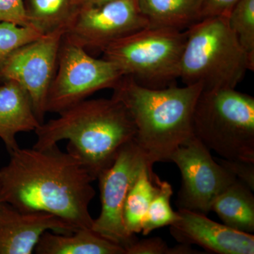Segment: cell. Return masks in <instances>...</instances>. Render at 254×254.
I'll use <instances>...</instances> for the list:
<instances>
[{"label":"cell","mask_w":254,"mask_h":254,"mask_svg":"<svg viewBox=\"0 0 254 254\" xmlns=\"http://www.w3.org/2000/svg\"><path fill=\"white\" fill-rule=\"evenodd\" d=\"M123 76V71L112 62L93 58L86 49L64 38L58 71L47 99V113L59 114L95 92L113 88Z\"/></svg>","instance_id":"cell-7"},{"label":"cell","mask_w":254,"mask_h":254,"mask_svg":"<svg viewBox=\"0 0 254 254\" xmlns=\"http://www.w3.org/2000/svg\"><path fill=\"white\" fill-rule=\"evenodd\" d=\"M186 41V31L148 26L114 41L102 51L124 76L158 88L179 78Z\"/></svg>","instance_id":"cell-6"},{"label":"cell","mask_w":254,"mask_h":254,"mask_svg":"<svg viewBox=\"0 0 254 254\" xmlns=\"http://www.w3.org/2000/svg\"><path fill=\"white\" fill-rule=\"evenodd\" d=\"M169 247L160 237L137 240L126 250V254H168Z\"/></svg>","instance_id":"cell-26"},{"label":"cell","mask_w":254,"mask_h":254,"mask_svg":"<svg viewBox=\"0 0 254 254\" xmlns=\"http://www.w3.org/2000/svg\"><path fill=\"white\" fill-rule=\"evenodd\" d=\"M215 212L225 225L238 231L254 232V196L252 190L237 180L214 200Z\"/></svg>","instance_id":"cell-16"},{"label":"cell","mask_w":254,"mask_h":254,"mask_svg":"<svg viewBox=\"0 0 254 254\" xmlns=\"http://www.w3.org/2000/svg\"><path fill=\"white\" fill-rule=\"evenodd\" d=\"M0 203H1V201H0Z\"/></svg>","instance_id":"cell-29"},{"label":"cell","mask_w":254,"mask_h":254,"mask_svg":"<svg viewBox=\"0 0 254 254\" xmlns=\"http://www.w3.org/2000/svg\"><path fill=\"white\" fill-rule=\"evenodd\" d=\"M29 26L43 34L66 28L77 7L73 0H24Z\"/></svg>","instance_id":"cell-19"},{"label":"cell","mask_w":254,"mask_h":254,"mask_svg":"<svg viewBox=\"0 0 254 254\" xmlns=\"http://www.w3.org/2000/svg\"><path fill=\"white\" fill-rule=\"evenodd\" d=\"M41 125L38 121L29 96L14 81L0 83V138L6 150L18 148L16 135L21 132L36 131Z\"/></svg>","instance_id":"cell-14"},{"label":"cell","mask_w":254,"mask_h":254,"mask_svg":"<svg viewBox=\"0 0 254 254\" xmlns=\"http://www.w3.org/2000/svg\"><path fill=\"white\" fill-rule=\"evenodd\" d=\"M180 75L187 86L203 90L235 88L254 69L227 17L203 18L187 28Z\"/></svg>","instance_id":"cell-4"},{"label":"cell","mask_w":254,"mask_h":254,"mask_svg":"<svg viewBox=\"0 0 254 254\" xmlns=\"http://www.w3.org/2000/svg\"><path fill=\"white\" fill-rule=\"evenodd\" d=\"M43 35L33 26L0 22V69L14 52Z\"/></svg>","instance_id":"cell-22"},{"label":"cell","mask_w":254,"mask_h":254,"mask_svg":"<svg viewBox=\"0 0 254 254\" xmlns=\"http://www.w3.org/2000/svg\"><path fill=\"white\" fill-rule=\"evenodd\" d=\"M38 254H126L121 246L100 236L92 229L70 234L46 231L37 244Z\"/></svg>","instance_id":"cell-15"},{"label":"cell","mask_w":254,"mask_h":254,"mask_svg":"<svg viewBox=\"0 0 254 254\" xmlns=\"http://www.w3.org/2000/svg\"><path fill=\"white\" fill-rule=\"evenodd\" d=\"M76 230L53 214L21 211L0 203V254H31L46 231L70 234Z\"/></svg>","instance_id":"cell-13"},{"label":"cell","mask_w":254,"mask_h":254,"mask_svg":"<svg viewBox=\"0 0 254 254\" xmlns=\"http://www.w3.org/2000/svg\"><path fill=\"white\" fill-rule=\"evenodd\" d=\"M65 32L66 28H60L21 47L10 55L0 69V82L14 81L26 91L41 124L47 113V99Z\"/></svg>","instance_id":"cell-10"},{"label":"cell","mask_w":254,"mask_h":254,"mask_svg":"<svg viewBox=\"0 0 254 254\" xmlns=\"http://www.w3.org/2000/svg\"><path fill=\"white\" fill-rule=\"evenodd\" d=\"M108 0H73V4L76 7L83 6V5L95 4V3L103 2Z\"/></svg>","instance_id":"cell-28"},{"label":"cell","mask_w":254,"mask_h":254,"mask_svg":"<svg viewBox=\"0 0 254 254\" xmlns=\"http://www.w3.org/2000/svg\"><path fill=\"white\" fill-rule=\"evenodd\" d=\"M215 160L227 171L233 174L237 180L254 190V163L225 158H217Z\"/></svg>","instance_id":"cell-23"},{"label":"cell","mask_w":254,"mask_h":254,"mask_svg":"<svg viewBox=\"0 0 254 254\" xmlns=\"http://www.w3.org/2000/svg\"><path fill=\"white\" fill-rule=\"evenodd\" d=\"M148 166L134 141L126 143L109 168L98 175L101 211L92 230L125 251L138 239L127 231L123 220L125 200L141 170Z\"/></svg>","instance_id":"cell-8"},{"label":"cell","mask_w":254,"mask_h":254,"mask_svg":"<svg viewBox=\"0 0 254 254\" xmlns=\"http://www.w3.org/2000/svg\"><path fill=\"white\" fill-rule=\"evenodd\" d=\"M0 83H1V82H0Z\"/></svg>","instance_id":"cell-30"},{"label":"cell","mask_w":254,"mask_h":254,"mask_svg":"<svg viewBox=\"0 0 254 254\" xmlns=\"http://www.w3.org/2000/svg\"><path fill=\"white\" fill-rule=\"evenodd\" d=\"M59 115L37 128L33 148L45 149L67 140V152L81 160L95 180L136 136L131 115L113 97L84 100Z\"/></svg>","instance_id":"cell-2"},{"label":"cell","mask_w":254,"mask_h":254,"mask_svg":"<svg viewBox=\"0 0 254 254\" xmlns=\"http://www.w3.org/2000/svg\"><path fill=\"white\" fill-rule=\"evenodd\" d=\"M227 21L254 66V0H240L234 6Z\"/></svg>","instance_id":"cell-21"},{"label":"cell","mask_w":254,"mask_h":254,"mask_svg":"<svg viewBox=\"0 0 254 254\" xmlns=\"http://www.w3.org/2000/svg\"><path fill=\"white\" fill-rule=\"evenodd\" d=\"M173 187L166 181L159 182V190L148 207L142 222L143 235H149L157 229L173 225L180 219L178 211H174L170 204Z\"/></svg>","instance_id":"cell-20"},{"label":"cell","mask_w":254,"mask_h":254,"mask_svg":"<svg viewBox=\"0 0 254 254\" xmlns=\"http://www.w3.org/2000/svg\"><path fill=\"white\" fill-rule=\"evenodd\" d=\"M113 98L123 103L135 127L134 141L150 168L169 162L172 153L193 136L192 118L200 85L153 88L124 76L114 87Z\"/></svg>","instance_id":"cell-3"},{"label":"cell","mask_w":254,"mask_h":254,"mask_svg":"<svg viewBox=\"0 0 254 254\" xmlns=\"http://www.w3.org/2000/svg\"><path fill=\"white\" fill-rule=\"evenodd\" d=\"M0 170V201L23 212L53 214L76 230L91 229L95 179L81 160L58 145L21 148Z\"/></svg>","instance_id":"cell-1"},{"label":"cell","mask_w":254,"mask_h":254,"mask_svg":"<svg viewBox=\"0 0 254 254\" xmlns=\"http://www.w3.org/2000/svg\"><path fill=\"white\" fill-rule=\"evenodd\" d=\"M150 27L182 30L201 20L200 0H138Z\"/></svg>","instance_id":"cell-17"},{"label":"cell","mask_w":254,"mask_h":254,"mask_svg":"<svg viewBox=\"0 0 254 254\" xmlns=\"http://www.w3.org/2000/svg\"><path fill=\"white\" fill-rule=\"evenodd\" d=\"M240 0H200L201 20L209 17H228L234 6Z\"/></svg>","instance_id":"cell-25"},{"label":"cell","mask_w":254,"mask_h":254,"mask_svg":"<svg viewBox=\"0 0 254 254\" xmlns=\"http://www.w3.org/2000/svg\"><path fill=\"white\" fill-rule=\"evenodd\" d=\"M193 136L222 158L254 163V98L235 88L203 90L192 118Z\"/></svg>","instance_id":"cell-5"},{"label":"cell","mask_w":254,"mask_h":254,"mask_svg":"<svg viewBox=\"0 0 254 254\" xmlns=\"http://www.w3.org/2000/svg\"><path fill=\"white\" fill-rule=\"evenodd\" d=\"M180 219L170 225L172 236L180 244L198 245L219 254H254V236L207 218L203 214L179 209Z\"/></svg>","instance_id":"cell-12"},{"label":"cell","mask_w":254,"mask_h":254,"mask_svg":"<svg viewBox=\"0 0 254 254\" xmlns=\"http://www.w3.org/2000/svg\"><path fill=\"white\" fill-rule=\"evenodd\" d=\"M0 22L29 26L25 11L24 0H0Z\"/></svg>","instance_id":"cell-24"},{"label":"cell","mask_w":254,"mask_h":254,"mask_svg":"<svg viewBox=\"0 0 254 254\" xmlns=\"http://www.w3.org/2000/svg\"><path fill=\"white\" fill-rule=\"evenodd\" d=\"M197 251L193 250L190 245L180 244L173 248H169L168 254H200Z\"/></svg>","instance_id":"cell-27"},{"label":"cell","mask_w":254,"mask_h":254,"mask_svg":"<svg viewBox=\"0 0 254 254\" xmlns=\"http://www.w3.org/2000/svg\"><path fill=\"white\" fill-rule=\"evenodd\" d=\"M210 150L193 136L170 155L182 175V186L177 195L179 209L207 215L214 200L237 180L214 160Z\"/></svg>","instance_id":"cell-9"},{"label":"cell","mask_w":254,"mask_h":254,"mask_svg":"<svg viewBox=\"0 0 254 254\" xmlns=\"http://www.w3.org/2000/svg\"><path fill=\"white\" fill-rule=\"evenodd\" d=\"M160 180L153 170L145 167L132 185L123 208L124 224L130 235H136L141 232L142 222L150 203L158 193Z\"/></svg>","instance_id":"cell-18"},{"label":"cell","mask_w":254,"mask_h":254,"mask_svg":"<svg viewBox=\"0 0 254 254\" xmlns=\"http://www.w3.org/2000/svg\"><path fill=\"white\" fill-rule=\"evenodd\" d=\"M148 26L138 0H108L78 7L64 38L86 50H103L114 41Z\"/></svg>","instance_id":"cell-11"}]
</instances>
